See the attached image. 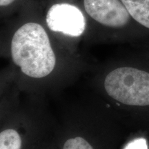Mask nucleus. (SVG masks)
<instances>
[{
  "mask_svg": "<svg viewBox=\"0 0 149 149\" xmlns=\"http://www.w3.org/2000/svg\"><path fill=\"white\" fill-rule=\"evenodd\" d=\"M11 53L15 64L31 77H46L55 66L56 57L49 38L39 24H25L15 33Z\"/></svg>",
  "mask_w": 149,
  "mask_h": 149,
  "instance_id": "nucleus-1",
  "label": "nucleus"
},
{
  "mask_svg": "<svg viewBox=\"0 0 149 149\" xmlns=\"http://www.w3.org/2000/svg\"><path fill=\"white\" fill-rule=\"evenodd\" d=\"M109 95L126 105H149V73L132 67L118 68L104 81Z\"/></svg>",
  "mask_w": 149,
  "mask_h": 149,
  "instance_id": "nucleus-2",
  "label": "nucleus"
},
{
  "mask_svg": "<svg viewBox=\"0 0 149 149\" xmlns=\"http://www.w3.org/2000/svg\"><path fill=\"white\" fill-rule=\"evenodd\" d=\"M46 24L54 32L79 37L86 29V19L77 7L69 3H56L46 15Z\"/></svg>",
  "mask_w": 149,
  "mask_h": 149,
  "instance_id": "nucleus-3",
  "label": "nucleus"
},
{
  "mask_svg": "<svg viewBox=\"0 0 149 149\" xmlns=\"http://www.w3.org/2000/svg\"><path fill=\"white\" fill-rule=\"evenodd\" d=\"M86 13L99 23L113 28L124 26L130 14L120 0H84Z\"/></svg>",
  "mask_w": 149,
  "mask_h": 149,
  "instance_id": "nucleus-4",
  "label": "nucleus"
},
{
  "mask_svg": "<svg viewBox=\"0 0 149 149\" xmlns=\"http://www.w3.org/2000/svg\"><path fill=\"white\" fill-rule=\"evenodd\" d=\"M130 15L149 29V0H121Z\"/></svg>",
  "mask_w": 149,
  "mask_h": 149,
  "instance_id": "nucleus-5",
  "label": "nucleus"
},
{
  "mask_svg": "<svg viewBox=\"0 0 149 149\" xmlns=\"http://www.w3.org/2000/svg\"><path fill=\"white\" fill-rule=\"evenodd\" d=\"M22 139L14 129H6L0 133V149H21Z\"/></svg>",
  "mask_w": 149,
  "mask_h": 149,
  "instance_id": "nucleus-6",
  "label": "nucleus"
},
{
  "mask_svg": "<svg viewBox=\"0 0 149 149\" xmlns=\"http://www.w3.org/2000/svg\"><path fill=\"white\" fill-rule=\"evenodd\" d=\"M63 149H93L91 145L82 137L68 139L64 145Z\"/></svg>",
  "mask_w": 149,
  "mask_h": 149,
  "instance_id": "nucleus-7",
  "label": "nucleus"
},
{
  "mask_svg": "<svg viewBox=\"0 0 149 149\" xmlns=\"http://www.w3.org/2000/svg\"><path fill=\"white\" fill-rule=\"evenodd\" d=\"M124 149H148L147 141L144 138H139L130 141Z\"/></svg>",
  "mask_w": 149,
  "mask_h": 149,
  "instance_id": "nucleus-8",
  "label": "nucleus"
},
{
  "mask_svg": "<svg viewBox=\"0 0 149 149\" xmlns=\"http://www.w3.org/2000/svg\"><path fill=\"white\" fill-rule=\"evenodd\" d=\"M15 0H0V6H6L10 3H12Z\"/></svg>",
  "mask_w": 149,
  "mask_h": 149,
  "instance_id": "nucleus-9",
  "label": "nucleus"
}]
</instances>
